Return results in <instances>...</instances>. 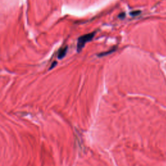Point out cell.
I'll use <instances>...</instances> for the list:
<instances>
[{"mask_svg":"<svg viewBox=\"0 0 166 166\" xmlns=\"http://www.w3.org/2000/svg\"><path fill=\"white\" fill-rule=\"evenodd\" d=\"M118 17H119V18H124L125 17V13H121L120 15L118 16Z\"/></svg>","mask_w":166,"mask_h":166,"instance_id":"cell-5","label":"cell"},{"mask_svg":"<svg viewBox=\"0 0 166 166\" xmlns=\"http://www.w3.org/2000/svg\"><path fill=\"white\" fill-rule=\"evenodd\" d=\"M115 48H113V49H112L111 50H110L108 51H106V52H103V53H100V54L98 55V56L99 57H103V56H105V55H108L109 54H110V53H113L114 51H115Z\"/></svg>","mask_w":166,"mask_h":166,"instance_id":"cell-3","label":"cell"},{"mask_svg":"<svg viewBox=\"0 0 166 166\" xmlns=\"http://www.w3.org/2000/svg\"><path fill=\"white\" fill-rule=\"evenodd\" d=\"M95 32L87 34V35L81 36V37L78 38L77 45V50L78 52H80L83 49V48L85 46V44L87 43V42H88L92 40L93 38H94L95 36Z\"/></svg>","mask_w":166,"mask_h":166,"instance_id":"cell-1","label":"cell"},{"mask_svg":"<svg viewBox=\"0 0 166 166\" xmlns=\"http://www.w3.org/2000/svg\"><path fill=\"white\" fill-rule=\"evenodd\" d=\"M140 13H141V12H140V10H135V11H133V12H131L130 15L133 16H136L139 15Z\"/></svg>","mask_w":166,"mask_h":166,"instance_id":"cell-4","label":"cell"},{"mask_svg":"<svg viewBox=\"0 0 166 166\" xmlns=\"http://www.w3.org/2000/svg\"><path fill=\"white\" fill-rule=\"evenodd\" d=\"M67 51V46L60 49V50L58 51V58L62 59L65 57L66 55Z\"/></svg>","mask_w":166,"mask_h":166,"instance_id":"cell-2","label":"cell"}]
</instances>
